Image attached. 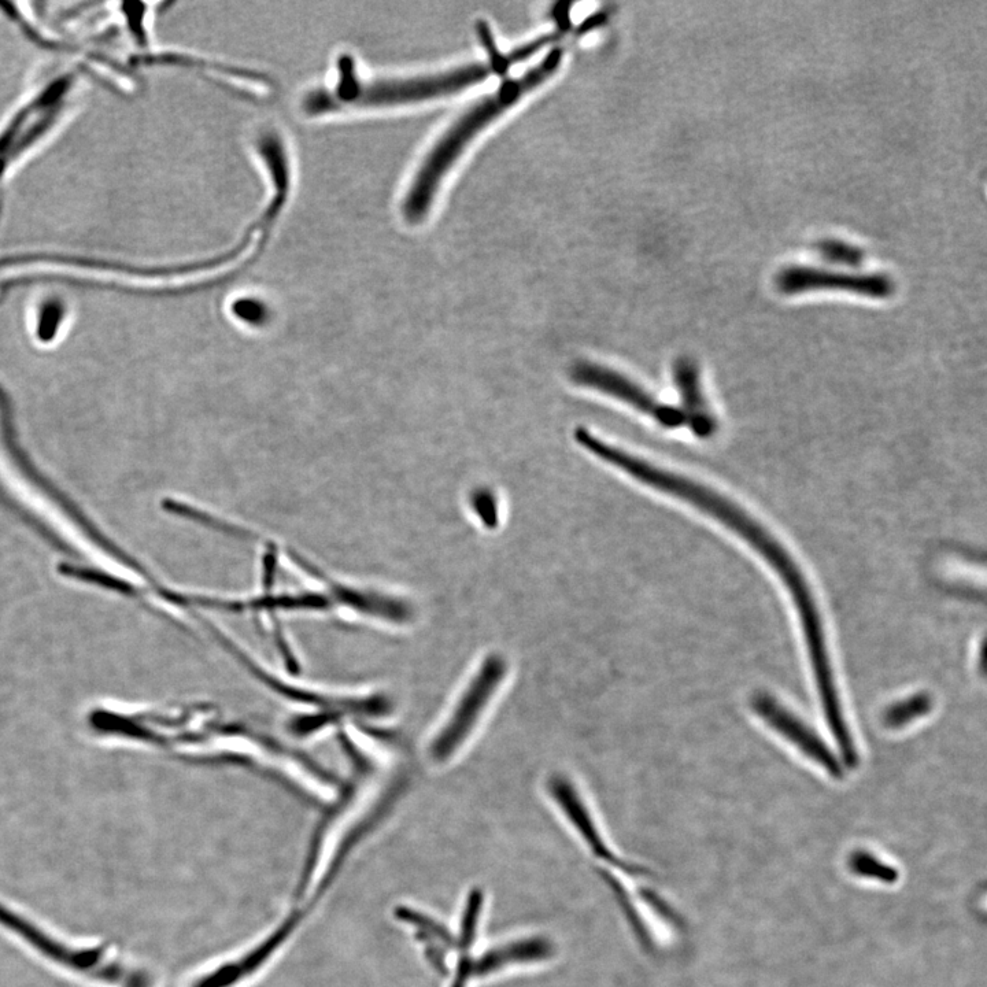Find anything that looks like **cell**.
Here are the masks:
<instances>
[{
  "label": "cell",
  "instance_id": "obj_1",
  "mask_svg": "<svg viewBox=\"0 0 987 987\" xmlns=\"http://www.w3.org/2000/svg\"><path fill=\"white\" fill-rule=\"evenodd\" d=\"M563 57V48H554L534 68L519 79L506 81L497 92L480 99L450 125L425 157L410 184L402 205L406 220L414 224L424 220L430 213L442 181L469 143L506 110L516 105L520 98L550 79L560 68Z\"/></svg>",
  "mask_w": 987,
  "mask_h": 987
},
{
  "label": "cell",
  "instance_id": "obj_2",
  "mask_svg": "<svg viewBox=\"0 0 987 987\" xmlns=\"http://www.w3.org/2000/svg\"><path fill=\"white\" fill-rule=\"evenodd\" d=\"M575 439L587 452L605 464L620 469L621 472L627 473L632 479L638 480L650 489L678 498L713 517L741 536L743 541L748 542L757 553H763L775 542V536L761 526L759 521L754 520L748 512L704 484L657 467L652 462L602 441L586 428H578L575 431Z\"/></svg>",
  "mask_w": 987,
  "mask_h": 987
},
{
  "label": "cell",
  "instance_id": "obj_3",
  "mask_svg": "<svg viewBox=\"0 0 987 987\" xmlns=\"http://www.w3.org/2000/svg\"><path fill=\"white\" fill-rule=\"evenodd\" d=\"M340 79L335 95L316 94L306 101V112L321 113L339 105L394 106L409 105L442 98L467 90L486 80L493 69L490 64H472L406 80H383L362 83L356 75L353 59H339Z\"/></svg>",
  "mask_w": 987,
  "mask_h": 987
},
{
  "label": "cell",
  "instance_id": "obj_4",
  "mask_svg": "<svg viewBox=\"0 0 987 987\" xmlns=\"http://www.w3.org/2000/svg\"><path fill=\"white\" fill-rule=\"evenodd\" d=\"M76 85L73 72L51 77L0 125V183L64 123Z\"/></svg>",
  "mask_w": 987,
  "mask_h": 987
},
{
  "label": "cell",
  "instance_id": "obj_5",
  "mask_svg": "<svg viewBox=\"0 0 987 987\" xmlns=\"http://www.w3.org/2000/svg\"><path fill=\"white\" fill-rule=\"evenodd\" d=\"M506 674L508 663L505 658L498 653L489 654L469 682L452 717L431 743L430 754L435 763H446L464 745L489 706L491 698L504 682Z\"/></svg>",
  "mask_w": 987,
  "mask_h": 987
},
{
  "label": "cell",
  "instance_id": "obj_6",
  "mask_svg": "<svg viewBox=\"0 0 987 987\" xmlns=\"http://www.w3.org/2000/svg\"><path fill=\"white\" fill-rule=\"evenodd\" d=\"M571 379L579 386L591 388L619 399L624 404L632 406L643 414H648L661 427L674 428L685 425V416L676 406L663 404L653 394L646 391L641 384L635 383L630 377L595 362L580 361L571 368Z\"/></svg>",
  "mask_w": 987,
  "mask_h": 987
},
{
  "label": "cell",
  "instance_id": "obj_7",
  "mask_svg": "<svg viewBox=\"0 0 987 987\" xmlns=\"http://www.w3.org/2000/svg\"><path fill=\"white\" fill-rule=\"evenodd\" d=\"M776 287L786 295L808 291H846L870 298H889L896 286L885 273H846L811 268V266H787L776 276Z\"/></svg>",
  "mask_w": 987,
  "mask_h": 987
},
{
  "label": "cell",
  "instance_id": "obj_8",
  "mask_svg": "<svg viewBox=\"0 0 987 987\" xmlns=\"http://www.w3.org/2000/svg\"><path fill=\"white\" fill-rule=\"evenodd\" d=\"M752 705L757 715L772 730L796 745L805 756L820 765L828 775L837 779L844 776V764L838 760L826 741L820 738L819 734L812 730L808 724L802 722L800 717L794 715L793 712H790L789 709L779 704L774 697L768 696V694L754 696Z\"/></svg>",
  "mask_w": 987,
  "mask_h": 987
},
{
  "label": "cell",
  "instance_id": "obj_9",
  "mask_svg": "<svg viewBox=\"0 0 987 987\" xmlns=\"http://www.w3.org/2000/svg\"><path fill=\"white\" fill-rule=\"evenodd\" d=\"M547 791L595 857L605 861V863L615 865L616 868H621L628 875L638 876L642 872L646 874L645 870L631 867V865L617 859L615 853L609 848L608 842L605 841L604 835L601 834L597 823H595L594 816L591 815L586 802L580 796L574 782L569 781L568 776L563 774L550 776L549 781H547Z\"/></svg>",
  "mask_w": 987,
  "mask_h": 987
},
{
  "label": "cell",
  "instance_id": "obj_10",
  "mask_svg": "<svg viewBox=\"0 0 987 987\" xmlns=\"http://www.w3.org/2000/svg\"><path fill=\"white\" fill-rule=\"evenodd\" d=\"M674 380L680 394L679 409L685 416V425L698 438H712L717 431V420L702 390L697 362L689 357L678 358L674 365Z\"/></svg>",
  "mask_w": 987,
  "mask_h": 987
},
{
  "label": "cell",
  "instance_id": "obj_11",
  "mask_svg": "<svg viewBox=\"0 0 987 987\" xmlns=\"http://www.w3.org/2000/svg\"><path fill=\"white\" fill-rule=\"evenodd\" d=\"M931 708H933V701H931L929 694L918 693L890 706L883 716V723L887 727L897 730V728H903L919 717L926 716Z\"/></svg>",
  "mask_w": 987,
  "mask_h": 987
},
{
  "label": "cell",
  "instance_id": "obj_12",
  "mask_svg": "<svg viewBox=\"0 0 987 987\" xmlns=\"http://www.w3.org/2000/svg\"><path fill=\"white\" fill-rule=\"evenodd\" d=\"M813 250L822 260L830 264L852 266V268L860 266L865 257L864 250L860 247L835 238L819 239L813 245Z\"/></svg>",
  "mask_w": 987,
  "mask_h": 987
},
{
  "label": "cell",
  "instance_id": "obj_13",
  "mask_svg": "<svg viewBox=\"0 0 987 987\" xmlns=\"http://www.w3.org/2000/svg\"><path fill=\"white\" fill-rule=\"evenodd\" d=\"M852 867L857 874L865 876V878L876 879V881L885 883L897 881V871L893 867H890V865L876 859L871 853H857V855L853 856Z\"/></svg>",
  "mask_w": 987,
  "mask_h": 987
},
{
  "label": "cell",
  "instance_id": "obj_14",
  "mask_svg": "<svg viewBox=\"0 0 987 987\" xmlns=\"http://www.w3.org/2000/svg\"><path fill=\"white\" fill-rule=\"evenodd\" d=\"M118 14L120 17L123 16V21L125 28L131 38L138 43V46L143 47L147 44V32L144 28V18L147 14V6L144 3H120L118 5Z\"/></svg>",
  "mask_w": 987,
  "mask_h": 987
},
{
  "label": "cell",
  "instance_id": "obj_15",
  "mask_svg": "<svg viewBox=\"0 0 987 987\" xmlns=\"http://www.w3.org/2000/svg\"><path fill=\"white\" fill-rule=\"evenodd\" d=\"M471 506L476 516L487 528H495L498 524L497 495L489 489H478L471 495Z\"/></svg>",
  "mask_w": 987,
  "mask_h": 987
},
{
  "label": "cell",
  "instance_id": "obj_16",
  "mask_svg": "<svg viewBox=\"0 0 987 987\" xmlns=\"http://www.w3.org/2000/svg\"><path fill=\"white\" fill-rule=\"evenodd\" d=\"M478 35L480 40H482V44L484 48H486L487 53L490 54L491 69H493V72L497 73V75L504 76L512 65H510L508 57H506V55H502L501 51L498 50L493 33H491V29L486 22L479 21Z\"/></svg>",
  "mask_w": 987,
  "mask_h": 987
},
{
  "label": "cell",
  "instance_id": "obj_17",
  "mask_svg": "<svg viewBox=\"0 0 987 987\" xmlns=\"http://www.w3.org/2000/svg\"><path fill=\"white\" fill-rule=\"evenodd\" d=\"M232 312L239 320L251 325L262 324L266 319L265 305L257 299H239L232 305Z\"/></svg>",
  "mask_w": 987,
  "mask_h": 987
}]
</instances>
